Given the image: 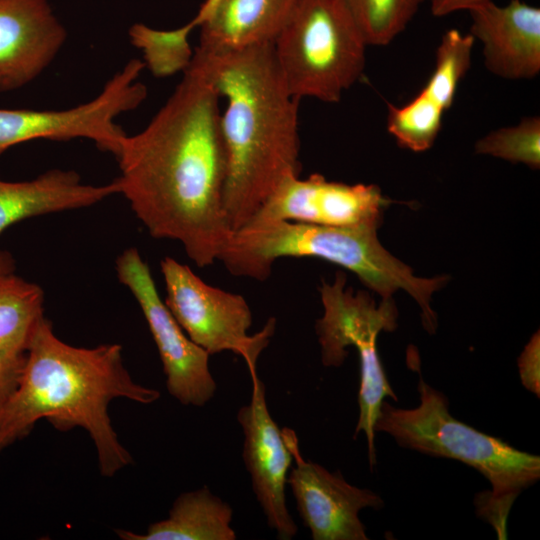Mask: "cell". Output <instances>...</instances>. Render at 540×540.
I'll return each instance as SVG.
<instances>
[{
	"label": "cell",
	"mask_w": 540,
	"mask_h": 540,
	"mask_svg": "<svg viewBox=\"0 0 540 540\" xmlns=\"http://www.w3.org/2000/svg\"><path fill=\"white\" fill-rule=\"evenodd\" d=\"M220 98L194 51L172 95L142 131L126 135L116 157L119 194L149 234L180 242L199 267L219 260L232 234L223 208Z\"/></svg>",
	"instance_id": "cell-1"
},
{
	"label": "cell",
	"mask_w": 540,
	"mask_h": 540,
	"mask_svg": "<svg viewBox=\"0 0 540 540\" xmlns=\"http://www.w3.org/2000/svg\"><path fill=\"white\" fill-rule=\"evenodd\" d=\"M121 351L118 344L69 345L43 317L25 353L18 385L0 409V452L47 419L60 431L79 426L89 433L103 476L129 465L132 457L112 427L108 405L118 397L150 404L160 393L133 381Z\"/></svg>",
	"instance_id": "cell-2"
},
{
	"label": "cell",
	"mask_w": 540,
	"mask_h": 540,
	"mask_svg": "<svg viewBox=\"0 0 540 540\" xmlns=\"http://www.w3.org/2000/svg\"><path fill=\"white\" fill-rule=\"evenodd\" d=\"M195 52L226 100L220 114L227 159L223 208L234 232L283 180L300 174L299 99L282 79L273 43L216 55Z\"/></svg>",
	"instance_id": "cell-3"
},
{
	"label": "cell",
	"mask_w": 540,
	"mask_h": 540,
	"mask_svg": "<svg viewBox=\"0 0 540 540\" xmlns=\"http://www.w3.org/2000/svg\"><path fill=\"white\" fill-rule=\"evenodd\" d=\"M377 224L353 227L322 226L291 221L249 223L232 232L219 257L235 276L265 280L283 257H315L339 265L358 276L382 298L402 289L422 310L423 327L435 333L437 317L432 294L446 277L421 278L390 254L377 237Z\"/></svg>",
	"instance_id": "cell-4"
},
{
	"label": "cell",
	"mask_w": 540,
	"mask_h": 540,
	"mask_svg": "<svg viewBox=\"0 0 540 540\" xmlns=\"http://www.w3.org/2000/svg\"><path fill=\"white\" fill-rule=\"evenodd\" d=\"M420 403L398 408L383 401L374 431L390 435L402 448L460 461L481 473L497 497L516 499L540 478V457L511 446L454 418L447 397L421 376Z\"/></svg>",
	"instance_id": "cell-5"
},
{
	"label": "cell",
	"mask_w": 540,
	"mask_h": 540,
	"mask_svg": "<svg viewBox=\"0 0 540 540\" xmlns=\"http://www.w3.org/2000/svg\"><path fill=\"white\" fill-rule=\"evenodd\" d=\"M367 46L342 0H296L273 43L290 94L326 103L340 101L359 80Z\"/></svg>",
	"instance_id": "cell-6"
},
{
	"label": "cell",
	"mask_w": 540,
	"mask_h": 540,
	"mask_svg": "<svg viewBox=\"0 0 540 540\" xmlns=\"http://www.w3.org/2000/svg\"><path fill=\"white\" fill-rule=\"evenodd\" d=\"M144 68L142 60H129L96 97L69 109L0 108V155L31 140L87 139L116 158L127 134L115 120L146 99L147 88L138 81Z\"/></svg>",
	"instance_id": "cell-7"
},
{
	"label": "cell",
	"mask_w": 540,
	"mask_h": 540,
	"mask_svg": "<svg viewBox=\"0 0 540 540\" xmlns=\"http://www.w3.org/2000/svg\"><path fill=\"white\" fill-rule=\"evenodd\" d=\"M165 304L187 336L209 355L231 351L244 358L250 372L274 333L275 320L251 336L252 313L243 296L205 283L171 257L161 263Z\"/></svg>",
	"instance_id": "cell-8"
},
{
	"label": "cell",
	"mask_w": 540,
	"mask_h": 540,
	"mask_svg": "<svg viewBox=\"0 0 540 540\" xmlns=\"http://www.w3.org/2000/svg\"><path fill=\"white\" fill-rule=\"evenodd\" d=\"M116 272L144 314L163 364L168 392L184 405L203 406L216 391L209 354L180 327L136 248H128L118 256Z\"/></svg>",
	"instance_id": "cell-9"
},
{
	"label": "cell",
	"mask_w": 540,
	"mask_h": 540,
	"mask_svg": "<svg viewBox=\"0 0 540 540\" xmlns=\"http://www.w3.org/2000/svg\"><path fill=\"white\" fill-rule=\"evenodd\" d=\"M389 202L376 185L328 181L317 173L305 179L291 176L278 185L246 224L291 221L334 227L378 225Z\"/></svg>",
	"instance_id": "cell-10"
},
{
	"label": "cell",
	"mask_w": 540,
	"mask_h": 540,
	"mask_svg": "<svg viewBox=\"0 0 540 540\" xmlns=\"http://www.w3.org/2000/svg\"><path fill=\"white\" fill-rule=\"evenodd\" d=\"M283 434L295 460L287 483L311 538L367 540L359 512L367 507L383 508L382 498L370 489L351 485L338 471L330 472L319 464L306 461L301 457L294 433L284 429Z\"/></svg>",
	"instance_id": "cell-11"
},
{
	"label": "cell",
	"mask_w": 540,
	"mask_h": 540,
	"mask_svg": "<svg viewBox=\"0 0 540 540\" xmlns=\"http://www.w3.org/2000/svg\"><path fill=\"white\" fill-rule=\"evenodd\" d=\"M251 375V400L237 414L244 434L243 460L269 527L276 531L279 539L289 540L298 530L285 498L287 473L293 454L283 431L268 411L264 383L255 372H251Z\"/></svg>",
	"instance_id": "cell-12"
},
{
	"label": "cell",
	"mask_w": 540,
	"mask_h": 540,
	"mask_svg": "<svg viewBox=\"0 0 540 540\" xmlns=\"http://www.w3.org/2000/svg\"><path fill=\"white\" fill-rule=\"evenodd\" d=\"M475 39L457 29L444 33L436 50L434 70L407 104L388 105L387 130L403 148L423 152L432 147L451 107L460 81L471 66Z\"/></svg>",
	"instance_id": "cell-13"
},
{
	"label": "cell",
	"mask_w": 540,
	"mask_h": 540,
	"mask_svg": "<svg viewBox=\"0 0 540 540\" xmlns=\"http://www.w3.org/2000/svg\"><path fill=\"white\" fill-rule=\"evenodd\" d=\"M66 39L48 0H0V93L36 79Z\"/></svg>",
	"instance_id": "cell-14"
},
{
	"label": "cell",
	"mask_w": 540,
	"mask_h": 540,
	"mask_svg": "<svg viewBox=\"0 0 540 540\" xmlns=\"http://www.w3.org/2000/svg\"><path fill=\"white\" fill-rule=\"evenodd\" d=\"M469 34L483 46L484 64L508 80L535 78L540 72V9L522 0L500 6L492 0L468 10Z\"/></svg>",
	"instance_id": "cell-15"
},
{
	"label": "cell",
	"mask_w": 540,
	"mask_h": 540,
	"mask_svg": "<svg viewBox=\"0 0 540 540\" xmlns=\"http://www.w3.org/2000/svg\"><path fill=\"white\" fill-rule=\"evenodd\" d=\"M346 277L337 272L332 284L323 282L320 288L323 316L316 322L321 346V359L326 367H340L345 361L347 347L377 339L382 331L391 332L396 326L397 309L392 297L376 306L366 292L353 293L345 287Z\"/></svg>",
	"instance_id": "cell-16"
},
{
	"label": "cell",
	"mask_w": 540,
	"mask_h": 540,
	"mask_svg": "<svg viewBox=\"0 0 540 540\" xmlns=\"http://www.w3.org/2000/svg\"><path fill=\"white\" fill-rule=\"evenodd\" d=\"M119 194L116 180L104 185L84 184L72 170L53 169L20 182L0 179V234L24 219L92 206Z\"/></svg>",
	"instance_id": "cell-17"
},
{
	"label": "cell",
	"mask_w": 540,
	"mask_h": 540,
	"mask_svg": "<svg viewBox=\"0 0 540 540\" xmlns=\"http://www.w3.org/2000/svg\"><path fill=\"white\" fill-rule=\"evenodd\" d=\"M296 0H223L200 26L196 48L206 54H223L274 43Z\"/></svg>",
	"instance_id": "cell-18"
},
{
	"label": "cell",
	"mask_w": 540,
	"mask_h": 540,
	"mask_svg": "<svg viewBox=\"0 0 540 540\" xmlns=\"http://www.w3.org/2000/svg\"><path fill=\"white\" fill-rule=\"evenodd\" d=\"M231 506L208 487L183 493L173 503L169 517L152 523L145 534L117 529L125 540H234Z\"/></svg>",
	"instance_id": "cell-19"
},
{
	"label": "cell",
	"mask_w": 540,
	"mask_h": 540,
	"mask_svg": "<svg viewBox=\"0 0 540 540\" xmlns=\"http://www.w3.org/2000/svg\"><path fill=\"white\" fill-rule=\"evenodd\" d=\"M40 286L13 273L0 277V355H25L43 315Z\"/></svg>",
	"instance_id": "cell-20"
},
{
	"label": "cell",
	"mask_w": 540,
	"mask_h": 540,
	"mask_svg": "<svg viewBox=\"0 0 540 540\" xmlns=\"http://www.w3.org/2000/svg\"><path fill=\"white\" fill-rule=\"evenodd\" d=\"M188 23L171 30H159L143 23L133 24L128 31L131 44L143 54V63L153 76L165 78L184 72L194 51L189 36L195 29Z\"/></svg>",
	"instance_id": "cell-21"
},
{
	"label": "cell",
	"mask_w": 540,
	"mask_h": 540,
	"mask_svg": "<svg viewBox=\"0 0 540 540\" xmlns=\"http://www.w3.org/2000/svg\"><path fill=\"white\" fill-rule=\"evenodd\" d=\"M368 46H386L403 32L424 0H342Z\"/></svg>",
	"instance_id": "cell-22"
},
{
	"label": "cell",
	"mask_w": 540,
	"mask_h": 540,
	"mask_svg": "<svg viewBox=\"0 0 540 540\" xmlns=\"http://www.w3.org/2000/svg\"><path fill=\"white\" fill-rule=\"evenodd\" d=\"M475 151L539 168L540 117L526 116L516 125L489 132L476 142Z\"/></svg>",
	"instance_id": "cell-23"
},
{
	"label": "cell",
	"mask_w": 540,
	"mask_h": 540,
	"mask_svg": "<svg viewBox=\"0 0 540 540\" xmlns=\"http://www.w3.org/2000/svg\"><path fill=\"white\" fill-rule=\"evenodd\" d=\"M514 499L494 496L490 491L476 495L475 506L477 515L489 522L495 529L498 539H506V522Z\"/></svg>",
	"instance_id": "cell-24"
},
{
	"label": "cell",
	"mask_w": 540,
	"mask_h": 540,
	"mask_svg": "<svg viewBox=\"0 0 540 540\" xmlns=\"http://www.w3.org/2000/svg\"><path fill=\"white\" fill-rule=\"evenodd\" d=\"M539 352L540 338L539 331H537V333L531 337L518 358L521 383L527 390L537 395V397L540 396Z\"/></svg>",
	"instance_id": "cell-25"
},
{
	"label": "cell",
	"mask_w": 540,
	"mask_h": 540,
	"mask_svg": "<svg viewBox=\"0 0 540 540\" xmlns=\"http://www.w3.org/2000/svg\"><path fill=\"white\" fill-rule=\"evenodd\" d=\"M25 355H0V409L16 389L24 365Z\"/></svg>",
	"instance_id": "cell-26"
},
{
	"label": "cell",
	"mask_w": 540,
	"mask_h": 540,
	"mask_svg": "<svg viewBox=\"0 0 540 540\" xmlns=\"http://www.w3.org/2000/svg\"><path fill=\"white\" fill-rule=\"evenodd\" d=\"M431 13L436 17H442L451 13L469 10L475 6L491 0H429Z\"/></svg>",
	"instance_id": "cell-27"
},
{
	"label": "cell",
	"mask_w": 540,
	"mask_h": 540,
	"mask_svg": "<svg viewBox=\"0 0 540 540\" xmlns=\"http://www.w3.org/2000/svg\"><path fill=\"white\" fill-rule=\"evenodd\" d=\"M222 1L223 0H205L195 17L191 19L195 27H200L214 13Z\"/></svg>",
	"instance_id": "cell-28"
},
{
	"label": "cell",
	"mask_w": 540,
	"mask_h": 540,
	"mask_svg": "<svg viewBox=\"0 0 540 540\" xmlns=\"http://www.w3.org/2000/svg\"><path fill=\"white\" fill-rule=\"evenodd\" d=\"M15 269V261L11 253L0 251V277L9 273H13Z\"/></svg>",
	"instance_id": "cell-29"
}]
</instances>
